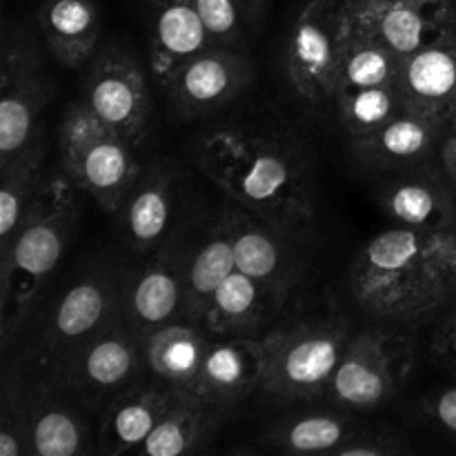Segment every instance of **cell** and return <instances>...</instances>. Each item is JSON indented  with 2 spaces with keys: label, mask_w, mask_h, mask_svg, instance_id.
<instances>
[{
  "label": "cell",
  "mask_w": 456,
  "mask_h": 456,
  "mask_svg": "<svg viewBox=\"0 0 456 456\" xmlns=\"http://www.w3.org/2000/svg\"><path fill=\"white\" fill-rule=\"evenodd\" d=\"M401 62L403 58L390 47L365 34L352 22L343 38L341 69H338V89L374 87V85H399Z\"/></svg>",
  "instance_id": "28"
},
{
  "label": "cell",
  "mask_w": 456,
  "mask_h": 456,
  "mask_svg": "<svg viewBox=\"0 0 456 456\" xmlns=\"http://www.w3.org/2000/svg\"><path fill=\"white\" fill-rule=\"evenodd\" d=\"M412 365L414 346L410 337L383 328L363 330L347 341L328 396L341 408H379L403 387Z\"/></svg>",
  "instance_id": "6"
},
{
  "label": "cell",
  "mask_w": 456,
  "mask_h": 456,
  "mask_svg": "<svg viewBox=\"0 0 456 456\" xmlns=\"http://www.w3.org/2000/svg\"><path fill=\"white\" fill-rule=\"evenodd\" d=\"M111 312H114V292H110L105 285L96 281L74 285L53 312L47 337L49 343L69 346L87 337H96Z\"/></svg>",
  "instance_id": "29"
},
{
  "label": "cell",
  "mask_w": 456,
  "mask_h": 456,
  "mask_svg": "<svg viewBox=\"0 0 456 456\" xmlns=\"http://www.w3.org/2000/svg\"><path fill=\"white\" fill-rule=\"evenodd\" d=\"M432 350H435L436 359L456 374V307L452 312H448L439 321V325H436L435 338H432Z\"/></svg>",
  "instance_id": "37"
},
{
  "label": "cell",
  "mask_w": 456,
  "mask_h": 456,
  "mask_svg": "<svg viewBox=\"0 0 456 456\" xmlns=\"http://www.w3.org/2000/svg\"><path fill=\"white\" fill-rule=\"evenodd\" d=\"M338 118L347 134L354 138L368 136L405 111L403 94L399 85H374V87L338 89L334 94Z\"/></svg>",
  "instance_id": "31"
},
{
  "label": "cell",
  "mask_w": 456,
  "mask_h": 456,
  "mask_svg": "<svg viewBox=\"0 0 456 456\" xmlns=\"http://www.w3.org/2000/svg\"><path fill=\"white\" fill-rule=\"evenodd\" d=\"M243 7H245V13L252 18L261 16L263 7H265V0H243Z\"/></svg>",
  "instance_id": "39"
},
{
  "label": "cell",
  "mask_w": 456,
  "mask_h": 456,
  "mask_svg": "<svg viewBox=\"0 0 456 456\" xmlns=\"http://www.w3.org/2000/svg\"><path fill=\"white\" fill-rule=\"evenodd\" d=\"M45 181V145L40 136L9 163L0 165V248L12 240Z\"/></svg>",
  "instance_id": "25"
},
{
  "label": "cell",
  "mask_w": 456,
  "mask_h": 456,
  "mask_svg": "<svg viewBox=\"0 0 456 456\" xmlns=\"http://www.w3.org/2000/svg\"><path fill=\"white\" fill-rule=\"evenodd\" d=\"M347 25V0H305L298 9L289 29L285 65L298 96L310 102L334 98Z\"/></svg>",
  "instance_id": "7"
},
{
  "label": "cell",
  "mask_w": 456,
  "mask_h": 456,
  "mask_svg": "<svg viewBox=\"0 0 456 456\" xmlns=\"http://www.w3.org/2000/svg\"><path fill=\"white\" fill-rule=\"evenodd\" d=\"M223 410L190 390H176L167 412L145 444L136 450L145 456H181L199 452L216 432Z\"/></svg>",
  "instance_id": "19"
},
{
  "label": "cell",
  "mask_w": 456,
  "mask_h": 456,
  "mask_svg": "<svg viewBox=\"0 0 456 456\" xmlns=\"http://www.w3.org/2000/svg\"><path fill=\"white\" fill-rule=\"evenodd\" d=\"M176 174L167 163H151L134 183L120 208L125 234L136 249L159 243L169 227Z\"/></svg>",
  "instance_id": "20"
},
{
  "label": "cell",
  "mask_w": 456,
  "mask_h": 456,
  "mask_svg": "<svg viewBox=\"0 0 456 456\" xmlns=\"http://www.w3.org/2000/svg\"><path fill=\"white\" fill-rule=\"evenodd\" d=\"M236 270L234 245L230 234L218 223L203 248L191 261L185 274V316L194 323H203L205 312L223 281Z\"/></svg>",
  "instance_id": "30"
},
{
  "label": "cell",
  "mask_w": 456,
  "mask_h": 456,
  "mask_svg": "<svg viewBox=\"0 0 456 456\" xmlns=\"http://www.w3.org/2000/svg\"><path fill=\"white\" fill-rule=\"evenodd\" d=\"M61 169L105 212H120L142 167L134 145L102 123L85 101L67 105L58 129Z\"/></svg>",
  "instance_id": "4"
},
{
  "label": "cell",
  "mask_w": 456,
  "mask_h": 456,
  "mask_svg": "<svg viewBox=\"0 0 456 456\" xmlns=\"http://www.w3.org/2000/svg\"><path fill=\"white\" fill-rule=\"evenodd\" d=\"M76 190L78 187L65 172L47 176L38 199L13 232L12 240L0 248L4 337H9L13 323H20L40 288L61 263L78 214Z\"/></svg>",
  "instance_id": "3"
},
{
  "label": "cell",
  "mask_w": 456,
  "mask_h": 456,
  "mask_svg": "<svg viewBox=\"0 0 456 456\" xmlns=\"http://www.w3.org/2000/svg\"><path fill=\"white\" fill-rule=\"evenodd\" d=\"M138 368V343L118 325H110L92 338L78 356L76 372L92 390H111L134 377Z\"/></svg>",
  "instance_id": "26"
},
{
  "label": "cell",
  "mask_w": 456,
  "mask_h": 456,
  "mask_svg": "<svg viewBox=\"0 0 456 456\" xmlns=\"http://www.w3.org/2000/svg\"><path fill=\"white\" fill-rule=\"evenodd\" d=\"M359 428L346 414H301L272 428L265 445L288 454H334Z\"/></svg>",
  "instance_id": "27"
},
{
  "label": "cell",
  "mask_w": 456,
  "mask_h": 456,
  "mask_svg": "<svg viewBox=\"0 0 456 456\" xmlns=\"http://www.w3.org/2000/svg\"><path fill=\"white\" fill-rule=\"evenodd\" d=\"M448 127H452V129H456V116H454V118H452V123H450V125H448Z\"/></svg>",
  "instance_id": "40"
},
{
  "label": "cell",
  "mask_w": 456,
  "mask_h": 456,
  "mask_svg": "<svg viewBox=\"0 0 456 456\" xmlns=\"http://www.w3.org/2000/svg\"><path fill=\"white\" fill-rule=\"evenodd\" d=\"M399 87L410 111L448 127L456 116V36L405 56Z\"/></svg>",
  "instance_id": "15"
},
{
  "label": "cell",
  "mask_w": 456,
  "mask_h": 456,
  "mask_svg": "<svg viewBox=\"0 0 456 456\" xmlns=\"http://www.w3.org/2000/svg\"><path fill=\"white\" fill-rule=\"evenodd\" d=\"M350 334L343 319H310L261 338L265 370L261 390L281 399L328 395Z\"/></svg>",
  "instance_id": "5"
},
{
  "label": "cell",
  "mask_w": 456,
  "mask_h": 456,
  "mask_svg": "<svg viewBox=\"0 0 456 456\" xmlns=\"http://www.w3.org/2000/svg\"><path fill=\"white\" fill-rule=\"evenodd\" d=\"M426 414L436 430L456 439V386L445 387L426 401Z\"/></svg>",
  "instance_id": "36"
},
{
  "label": "cell",
  "mask_w": 456,
  "mask_h": 456,
  "mask_svg": "<svg viewBox=\"0 0 456 456\" xmlns=\"http://www.w3.org/2000/svg\"><path fill=\"white\" fill-rule=\"evenodd\" d=\"M38 27L62 67L74 69L96 53L101 16L94 0H47L38 12Z\"/></svg>",
  "instance_id": "21"
},
{
  "label": "cell",
  "mask_w": 456,
  "mask_h": 456,
  "mask_svg": "<svg viewBox=\"0 0 456 456\" xmlns=\"http://www.w3.org/2000/svg\"><path fill=\"white\" fill-rule=\"evenodd\" d=\"M85 452L83 421L62 403L31 399L29 454L76 456Z\"/></svg>",
  "instance_id": "32"
},
{
  "label": "cell",
  "mask_w": 456,
  "mask_h": 456,
  "mask_svg": "<svg viewBox=\"0 0 456 456\" xmlns=\"http://www.w3.org/2000/svg\"><path fill=\"white\" fill-rule=\"evenodd\" d=\"M454 194L448 174L419 163L395 169L383 183L379 200L395 225L445 232L454 230Z\"/></svg>",
  "instance_id": "13"
},
{
  "label": "cell",
  "mask_w": 456,
  "mask_h": 456,
  "mask_svg": "<svg viewBox=\"0 0 456 456\" xmlns=\"http://www.w3.org/2000/svg\"><path fill=\"white\" fill-rule=\"evenodd\" d=\"M0 69V165L9 163L38 138V118L52 98L38 49L22 27L3 29Z\"/></svg>",
  "instance_id": "8"
},
{
  "label": "cell",
  "mask_w": 456,
  "mask_h": 456,
  "mask_svg": "<svg viewBox=\"0 0 456 456\" xmlns=\"http://www.w3.org/2000/svg\"><path fill=\"white\" fill-rule=\"evenodd\" d=\"M214 47L239 49L243 45V0H194Z\"/></svg>",
  "instance_id": "33"
},
{
  "label": "cell",
  "mask_w": 456,
  "mask_h": 456,
  "mask_svg": "<svg viewBox=\"0 0 456 456\" xmlns=\"http://www.w3.org/2000/svg\"><path fill=\"white\" fill-rule=\"evenodd\" d=\"M209 341L196 325L169 323L145 338V361L151 372L176 390H191Z\"/></svg>",
  "instance_id": "23"
},
{
  "label": "cell",
  "mask_w": 456,
  "mask_h": 456,
  "mask_svg": "<svg viewBox=\"0 0 456 456\" xmlns=\"http://www.w3.org/2000/svg\"><path fill=\"white\" fill-rule=\"evenodd\" d=\"M267 294H276L234 270L214 294L203 323L208 332L216 337H245V332L258 328L267 314Z\"/></svg>",
  "instance_id": "24"
},
{
  "label": "cell",
  "mask_w": 456,
  "mask_h": 456,
  "mask_svg": "<svg viewBox=\"0 0 456 456\" xmlns=\"http://www.w3.org/2000/svg\"><path fill=\"white\" fill-rule=\"evenodd\" d=\"M441 163H444V172L448 174L456 191V129L452 127H448L444 142H441Z\"/></svg>",
  "instance_id": "38"
},
{
  "label": "cell",
  "mask_w": 456,
  "mask_h": 456,
  "mask_svg": "<svg viewBox=\"0 0 456 456\" xmlns=\"http://www.w3.org/2000/svg\"><path fill=\"white\" fill-rule=\"evenodd\" d=\"M29 405L31 396L13 395L12 387H4L3 414H0V456L29 454Z\"/></svg>",
  "instance_id": "34"
},
{
  "label": "cell",
  "mask_w": 456,
  "mask_h": 456,
  "mask_svg": "<svg viewBox=\"0 0 456 456\" xmlns=\"http://www.w3.org/2000/svg\"><path fill=\"white\" fill-rule=\"evenodd\" d=\"M265 354L261 338L227 337L209 343L203 368L190 392L225 410L261 390Z\"/></svg>",
  "instance_id": "14"
},
{
  "label": "cell",
  "mask_w": 456,
  "mask_h": 456,
  "mask_svg": "<svg viewBox=\"0 0 456 456\" xmlns=\"http://www.w3.org/2000/svg\"><path fill=\"white\" fill-rule=\"evenodd\" d=\"M352 22L401 58L456 36L452 0H347Z\"/></svg>",
  "instance_id": "10"
},
{
  "label": "cell",
  "mask_w": 456,
  "mask_h": 456,
  "mask_svg": "<svg viewBox=\"0 0 456 456\" xmlns=\"http://www.w3.org/2000/svg\"><path fill=\"white\" fill-rule=\"evenodd\" d=\"M83 101L134 147L145 141L151 120L150 89L138 61L123 47L110 45L94 56Z\"/></svg>",
  "instance_id": "9"
},
{
  "label": "cell",
  "mask_w": 456,
  "mask_h": 456,
  "mask_svg": "<svg viewBox=\"0 0 456 456\" xmlns=\"http://www.w3.org/2000/svg\"><path fill=\"white\" fill-rule=\"evenodd\" d=\"M448 127L417 111H401L396 118L368 136L354 138V156L363 165L383 172L428 163Z\"/></svg>",
  "instance_id": "17"
},
{
  "label": "cell",
  "mask_w": 456,
  "mask_h": 456,
  "mask_svg": "<svg viewBox=\"0 0 456 456\" xmlns=\"http://www.w3.org/2000/svg\"><path fill=\"white\" fill-rule=\"evenodd\" d=\"M410 445L396 430L361 426L334 456H396L408 454Z\"/></svg>",
  "instance_id": "35"
},
{
  "label": "cell",
  "mask_w": 456,
  "mask_h": 456,
  "mask_svg": "<svg viewBox=\"0 0 456 456\" xmlns=\"http://www.w3.org/2000/svg\"><path fill=\"white\" fill-rule=\"evenodd\" d=\"M127 314L142 338L176 323V316H185V274L167 261L142 272L129 288Z\"/></svg>",
  "instance_id": "22"
},
{
  "label": "cell",
  "mask_w": 456,
  "mask_h": 456,
  "mask_svg": "<svg viewBox=\"0 0 456 456\" xmlns=\"http://www.w3.org/2000/svg\"><path fill=\"white\" fill-rule=\"evenodd\" d=\"M150 62L160 87L196 53L214 47L194 0H150Z\"/></svg>",
  "instance_id": "16"
},
{
  "label": "cell",
  "mask_w": 456,
  "mask_h": 456,
  "mask_svg": "<svg viewBox=\"0 0 456 456\" xmlns=\"http://www.w3.org/2000/svg\"><path fill=\"white\" fill-rule=\"evenodd\" d=\"M174 399V387L129 390L107 408L98 432V452L118 456L136 452L154 432Z\"/></svg>",
  "instance_id": "18"
},
{
  "label": "cell",
  "mask_w": 456,
  "mask_h": 456,
  "mask_svg": "<svg viewBox=\"0 0 456 456\" xmlns=\"http://www.w3.org/2000/svg\"><path fill=\"white\" fill-rule=\"evenodd\" d=\"M354 301L379 321L419 323L456 297V232L390 227L370 239L350 270Z\"/></svg>",
  "instance_id": "1"
},
{
  "label": "cell",
  "mask_w": 456,
  "mask_h": 456,
  "mask_svg": "<svg viewBox=\"0 0 456 456\" xmlns=\"http://www.w3.org/2000/svg\"><path fill=\"white\" fill-rule=\"evenodd\" d=\"M200 169L239 208L303 225L314 216V183L298 150L245 127H223L203 138Z\"/></svg>",
  "instance_id": "2"
},
{
  "label": "cell",
  "mask_w": 456,
  "mask_h": 456,
  "mask_svg": "<svg viewBox=\"0 0 456 456\" xmlns=\"http://www.w3.org/2000/svg\"><path fill=\"white\" fill-rule=\"evenodd\" d=\"M252 62L232 47H209L183 62L165 85L169 102L183 116H199L225 105L248 87Z\"/></svg>",
  "instance_id": "11"
},
{
  "label": "cell",
  "mask_w": 456,
  "mask_h": 456,
  "mask_svg": "<svg viewBox=\"0 0 456 456\" xmlns=\"http://www.w3.org/2000/svg\"><path fill=\"white\" fill-rule=\"evenodd\" d=\"M221 223L234 245L236 270L283 294L298 270L297 248L285 236V223L256 216L243 208L225 209Z\"/></svg>",
  "instance_id": "12"
}]
</instances>
